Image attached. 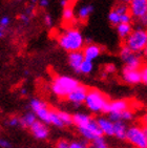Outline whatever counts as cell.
I'll return each instance as SVG.
<instances>
[{"label": "cell", "instance_id": "44", "mask_svg": "<svg viewBox=\"0 0 147 148\" xmlns=\"http://www.w3.org/2000/svg\"><path fill=\"white\" fill-rule=\"evenodd\" d=\"M20 94L22 95V96H25V95L27 94V90H26L25 88H21L20 89Z\"/></svg>", "mask_w": 147, "mask_h": 148}, {"label": "cell", "instance_id": "38", "mask_svg": "<svg viewBox=\"0 0 147 148\" xmlns=\"http://www.w3.org/2000/svg\"><path fill=\"white\" fill-rule=\"evenodd\" d=\"M116 71V66L113 64H107L105 66V73L106 74H111V73H115Z\"/></svg>", "mask_w": 147, "mask_h": 148}, {"label": "cell", "instance_id": "7", "mask_svg": "<svg viewBox=\"0 0 147 148\" xmlns=\"http://www.w3.org/2000/svg\"><path fill=\"white\" fill-rule=\"evenodd\" d=\"M78 130L86 141H91V142L103 137V132L100 129L97 119H93L87 126L82 127V128H78Z\"/></svg>", "mask_w": 147, "mask_h": 148}, {"label": "cell", "instance_id": "51", "mask_svg": "<svg viewBox=\"0 0 147 148\" xmlns=\"http://www.w3.org/2000/svg\"><path fill=\"white\" fill-rule=\"evenodd\" d=\"M16 1H21V0H16Z\"/></svg>", "mask_w": 147, "mask_h": 148}, {"label": "cell", "instance_id": "52", "mask_svg": "<svg viewBox=\"0 0 147 148\" xmlns=\"http://www.w3.org/2000/svg\"><path fill=\"white\" fill-rule=\"evenodd\" d=\"M89 148H91V147H89Z\"/></svg>", "mask_w": 147, "mask_h": 148}, {"label": "cell", "instance_id": "15", "mask_svg": "<svg viewBox=\"0 0 147 148\" xmlns=\"http://www.w3.org/2000/svg\"><path fill=\"white\" fill-rule=\"evenodd\" d=\"M129 107H130V104L126 100H115V101H110L107 108V114H111V112H122V111L129 109Z\"/></svg>", "mask_w": 147, "mask_h": 148}, {"label": "cell", "instance_id": "26", "mask_svg": "<svg viewBox=\"0 0 147 148\" xmlns=\"http://www.w3.org/2000/svg\"><path fill=\"white\" fill-rule=\"evenodd\" d=\"M74 18V10H73V6H69L68 5L67 8H65V9H63L62 11V19L64 20V21H71V20H73Z\"/></svg>", "mask_w": 147, "mask_h": 148}, {"label": "cell", "instance_id": "23", "mask_svg": "<svg viewBox=\"0 0 147 148\" xmlns=\"http://www.w3.org/2000/svg\"><path fill=\"white\" fill-rule=\"evenodd\" d=\"M108 20H109L110 24L118 26L121 24V15H119L115 10H111L108 14Z\"/></svg>", "mask_w": 147, "mask_h": 148}, {"label": "cell", "instance_id": "1", "mask_svg": "<svg viewBox=\"0 0 147 148\" xmlns=\"http://www.w3.org/2000/svg\"><path fill=\"white\" fill-rule=\"evenodd\" d=\"M85 39L83 38L81 32L75 29H69L60 35L58 38V44L62 49L73 53L81 51L84 45Z\"/></svg>", "mask_w": 147, "mask_h": 148}, {"label": "cell", "instance_id": "11", "mask_svg": "<svg viewBox=\"0 0 147 148\" xmlns=\"http://www.w3.org/2000/svg\"><path fill=\"white\" fill-rule=\"evenodd\" d=\"M130 14L137 19L147 14V0H133L129 5Z\"/></svg>", "mask_w": 147, "mask_h": 148}, {"label": "cell", "instance_id": "18", "mask_svg": "<svg viewBox=\"0 0 147 148\" xmlns=\"http://www.w3.org/2000/svg\"><path fill=\"white\" fill-rule=\"evenodd\" d=\"M37 121V116L35 112H26L23 117L20 118V126L23 128H31V126Z\"/></svg>", "mask_w": 147, "mask_h": 148}, {"label": "cell", "instance_id": "40", "mask_svg": "<svg viewBox=\"0 0 147 148\" xmlns=\"http://www.w3.org/2000/svg\"><path fill=\"white\" fill-rule=\"evenodd\" d=\"M0 146L2 148H10L11 147V143H10L9 141H6V140L1 139L0 140Z\"/></svg>", "mask_w": 147, "mask_h": 148}, {"label": "cell", "instance_id": "42", "mask_svg": "<svg viewBox=\"0 0 147 148\" xmlns=\"http://www.w3.org/2000/svg\"><path fill=\"white\" fill-rule=\"evenodd\" d=\"M60 5L62 6L63 9L67 8V6L69 5V0H61V1H60Z\"/></svg>", "mask_w": 147, "mask_h": 148}, {"label": "cell", "instance_id": "29", "mask_svg": "<svg viewBox=\"0 0 147 148\" xmlns=\"http://www.w3.org/2000/svg\"><path fill=\"white\" fill-rule=\"evenodd\" d=\"M121 118L122 121H131L133 118V112L130 109H127V110H124L121 112Z\"/></svg>", "mask_w": 147, "mask_h": 148}, {"label": "cell", "instance_id": "48", "mask_svg": "<svg viewBox=\"0 0 147 148\" xmlns=\"http://www.w3.org/2000/svg\"><path fill=\"white\" fill-rule=\"evenodd\" d=\"M143 128H144L145 134H146V138H147V125H143Z\"/></svg>", "mask_w": 147, "mask_h": 148}, {"label": "cell", "instance_id": "5", "mask_svg": "<svg viewBox=\"0 0 147 148\" xmlns=\"http://www.w3.org/2000/svg\"><path fill=\"white\" fill-rule=\"evenodd\" d=\"M126 141L136 148H147L146 134H145L144 128L141 126L133 125L128 127Z\"/></svg>", "mask_w": 147, "mask_h": 148}, {"label": "cell", "instance_id": "20", "mask_svg": "<svg viewBox=\"0 0 147 148\" xmlns=\"http://www.w3.org/2000/svg\"><path fill=\"white\" fill-rule=\"evenodd\" d=\"M116 29L120 38H127L133 32L131 24H124V23H121L118 26H116Z\"/></svg>", "mask_w": 147, "mask_h": 148}, {"label": "cell", "instance_id": "8", "mask_svg": "<svg viewBox=\"0 0 147 148\" xmlns=\"http://www.w3.org/2000/svg\"><path fill=\"white\" fill-rule=\"evenodd\" d=\"M31 108L33 112L36 114V116L39 118L40 121H42L45 124H51L49 122V112L51 109L48 108L47 104L39 99H33L31 101Z\"/></svg>", "mask_w": 147, "mask_h": 148}, {"label": "cell", "instance_id": "49", "mask_svg": "<svg viewBox=\"0 0 147 148\" xmlns=\"http://www.w3.org/2000/svg\"><path fill=\"white\" fill-rule=\"evenodd\" d=\"M30 74V71H24V75H28Z\"/></svg>", "mask_w": 147, "mask_h": 148}, {"label": "cell", "instance_id": "43", "mask_svg": "<svg viewBox=\"0 0 147 148\" xmlns=\"http://www.w3.org/2000/svg\"><path fill=\"white\" fill-rule=\"evenodd\" d=\"M93 39L91 37H86L85 38V43H86V45H89V44H93Z\"/></svg>", "mask_w": 147, "mask_h": 148}, {"label": "cell", "instance_id": "31", "mask_svg": "<svg viewBox=\"0 0 147 148\" xmlns=\"http://www.w3.org/2000/svg\"><path fill=\"white\" fill-rule=\"evenodd\" d=\"M56 148H71V143L66 140H59L56 144Z\"/></svg>", "mask_w": 147, "mask_h": 148}, {"label": "cell", "instance_id": "14", "mask_svg": "<svg viewBox=\"0 0 147 148\" xmlns=\"http://www.w3.org/2000/svg\"><path fill=\"white\" fill-rule=\"evenodd\" d=\"M97 122L99 124V127L103 132V134L108 136V137L115 136V123L111 122L108 118L100 117L97 119Z\"/></svg>", "mask_w": 147, "mask_h": 148}, {"label": "cell", "instance_id": "27", "mask_svg": "<svg viewBox=\"0 0 147 148\" xmlns=\"http://www.w3.org/2000/svg\"><path fill=\"white\" fill-rule=\"evenodd\" d=\"M91 147V148H109L107 145V143H106V141H105L104 137H101V138H99V139L93 141Z\"/></svg>", "mask_w": 147, "mask_h": 148}, {"label": "cell", "instance_id": "33", "mask_svg": "<svg viewBox=\"0 0 147 148\" xmlns=\"http://www.w3.org/2000/svg\"><path fill=\"white\" fill-rule=\"evenodd\" d=\"M71 148H89V147H87L86 142H71Z\"/></svg>", "mask_w": 147, "mask_h": 148}, {"label": "cell", "instance_id": "2", "mask_svg": "<svg viewBox=\"0 0 147 148\" xmlns=\"http://www.w3.org/2000/svg\"><path fill=\"white\" fill-rule=\"evenodd\" d=\"M109 100L103 92L96 88L88 89L86 100H85V105L87 108L93 112H103L107 114V108L109 105Z\"/></svg>", "mask_w": 147, "mask_h": 148}, {"label": "cell", "instance_id": "32", "mask_svg": "<svg viewBox=\"0 0 147 148\" xmlns=\"http://www.w3.org/2000/svg\"><path fill=\"white\" fill-rule=\"evenodd\" d=\"M131 20H133V16L131 14H125V15H122L121 16V23H124V24H130L131 22Z\"/></svg>", "mask_w": 147, "mask_h": 148}, {"label": "cell", "instance_id": "34", "mask_svg": "<svg viewBox=\"0 0 147 148\" xmlns=\"http://www.w3.org/2000/svg\"><path fill=\"white\" fill-rule=\"evenodd\" d=\"M43 20H44V24H45L47 27H52V26H53V18H52V16L49 14L44 15Z\"/></svg>", "mask_w": 147, "mask_h": 148}, {"label": "cell", "instance_id": "19", "mask_svg": "<svg viewBox=\"0 0 147 148\" xmlns=\"http://www.w3.org/2000/svg\"><path fill=\"white\" fill-rule=\"evenodd\" d=\"M127 127L123 121L115 123V137L119 140H126V134H127Z\"/></svg>", "mask_w": 147, "mask_h": 148}, {"label": "cell", "instance_id": "17", "mask_svg": "<svg viewBox=\"0 0 147 148\" xmlns=\"http://www.w3.org/2000/svg\"><path fill=\"white\" fill-rule=\"evenodd\" d=\"M73 119H74V125H76L77 128H82V127L87 126L93 118H91V116H88L86 114L77 112V114H73Z\"/></svg>", "mask_w": 147, "mask_h": 148}, {"label": "cell", "instance_id": "16", "mask_svg": "<svg viewBox=\"0 0 147 148\" xmlns=\"http://www.w3.org/2000/svg\"><path fill=\"white\" fill-rule=\"evenodd\" d=\"M83 55H84L85 60H88V61H91L93 62V60L97 59L99 57L102 53V49L99 45L97 44H89V45H86L83 49Z\"/></svg>", "mask_w": 147, "mask_h": 148}, {"label": "cell", "instance_id": "28", "mask_svg": "<svg viewBox=\"0 0 147 148\" xmlns=\"http://www.w3.org/2000/svg\"><path fill=\"white\" fill-rule=\"evenodd\" d=\"M115 11L118 13L119 15H125V14H128L130 12L129 10V6H127L126 4H124V3H122V4H119V5H117L116 8H115Z\"/></svg>", "mask_w": 147, "mask_h": 148}, {"label": "cell", "instance_id": "41", "mask_svg": "<svg viewBox=\"0 0 147 148\" xmlns=\"http://www.w3.org/2000/svg\"><path fill=\"white\" fill-rule=\"evenodd\" d=\"M38 5H39L40 8H47V6L49 5V0H39Z\"/></svg>", "mask_w": 147, "mask_h": 148}, {"label": "cell", "instance_id": "30", "mask_svg": "<svg viewBox=\"0 0 147 148\" xmlns=\"http://www.w3.org/2000/svg\"><path fill=\"white\" fill-rule=\"evenodd\" d=\"M10 22H11L10 17H8V16H2L1 19H0V29H6V27L9 26Z\"/></svg>", "mask_w": 147, "mask_h": 148}, {"label": "cell", "instance_id": "24", "mask_svg": "<svg viewBox=\"0 0 147 148\" xmlns=\"http://www.w3.org/2000/svg\"><path fill=\"white\" fill-rule=\"evenodd\" d=\"M59 114V117L61 119V121L63 122L64 125H71L74 124V119H73V114H68L66 111H58Z\"/></svg>", "mask_w": 147, "mask_h": 148}, {"label": "cell", "instance_id": "6", "mask_svg": "<svg viewBox=\"0 0 147 148\" xmlns=\"http://www.w3.org/2000/svg\"><path fill=\"white\" fill-rule=\"evenodd\" d=\"M120 57H121L122 61L125 63V66L133 69H141L142 61L140 56L136 53H133L125 44L122 46L121 51H120Z\"/></svg>", "mask_w": 147, "mask_h": 148}, {"label": "cell", "instance_id": "21", "mask_svg": "<svg viewBox=\"0 0 147 148\" xmlns=\"http://www.w3.org/2000/svg\"><path fill=\"white\" fill-rule=\"evenodd\" d=\"M93 10H95V8H93V4H85V5H82L79 9V11H78V17L81 20H86L89 17V15L93 13Z\"/></svg>", "mask_w": 147, "mask_h": 148}, {"label": "cell", "instance_id": "35", "mask_svg": "<svg viewBox=\"0 0 147 148\" xmlns=\"http://www.w3.org/2000/svg\"><path fill=\"white\" fill-rule=\"evenodd\" d=\"M9 125L10 126H12V127H15V126H18V125H20V119L19 118H17V117H12V118H10V120H9Z\"/></svg>", "mask_w": 147, "mask_h": 148}, {"label": "cell", "instance_id": "3", "mask_svg": "<svg viewBox=\"0 0 147 148\" xmlns=\"http://www.w3.org/2000/svg\"><path fill=\"white\" fill-rule=\"evenodd\" d=\"M80 85L78 80L69 76H56L52 82V90L60 98H67L71 91Z\"/></svg>", "mask_w": 147, "mask_h": 148}, {"label": "cell", "instance_id": "50", "mask_svg": "<svg viewBox=\"0 0 147 148\" xmlns=\"http://www.w3.org/2000/svg\"><path fill=\"white\" fill-rule=\"evenodd\" d=\"M144 54H145V55H146V56H147V47H146V49H145V51H144Z\"/></svg>", "mask_w": 147, "mask_h": 148}, {"label": "cell", "instance_id": "25", "mask_svg": "<svg viewBox=\"0 0 147 148\" xmlns=\"http://www.w3.org/2000/svg\"><path fill=\"white\" fill-rule=\"evenodd\" d=\"M93 69V62H91V61H88V60H84L83 63H82V65H81L80 71H81V74L88 75V74H91V73Z\"/></svg>", "mask_w": 147, "mask_h": 148}, {"label": "cell", "instance_id": "12", "mask_svg": "<svg viewBox=\"0 0 147 148\" xmlns=\"http://www.w3.org/2000/svg\"><path fill=\"white\" fill-rule=\"evenodd\" d=\"M84 60L85 58L82 51H73V53L68 54V64H69V66L77 74H81L80 69H81V65H82Z\"/></svg>", "mask_w": 147, "mask_h": 148}, {"label": "cell", "instance_id": "22", "mask_svg": "<svg viewBox=\"0 0 147 148\" xmlns=\"http://www.w3.org/2000/svg\"><path fill=\"white\" fill-rule=\"evenodd\" d=\"M49 122L51 124H53L56 127H63L64 124L61 121L59 117V114H58V110H55V109H51V112H49Z\"/></svg>", "mask_w": 147, "mask_h": 148}, {"label": "cell", "instance_id": "47", "mask_svg": "<svg viewBox=\"0 0 147 148\" xmlns=\"http://www.w3.org/2000/svg\"><path fill=\"white\" fill-rule=\"evenodd\" d=\"M143 123H144V125H147V114L143 117Z\"/></svg>", "mask_w": 147, "mask_h": 148}, {"label": "cell", "instance_id": "37", "mask_svg": "<svg viewBox=\"0 0 147 148\" xmlns=\"http://www.w3.org/2000/svg\"><path fill=\"white\" fill-rule=\"evenodd\" d=\"M18 18H19V19L21 20V21H22L24 24H28V23H30V21H31V17H30L28 15H26L25 13H23V14H20Z\"/></svg>", "mask_w": 147, "mask_h": 148}, {"label": "cell", "instance_id": "46", "mask_svg": "<svg viewBox=\"0 0 147 148\" xmlns=\"http://www.w3.org/2000/svg\"><path fill=\"white\" fill-rule=\"evenodd\" d=\"M122 3H124V4H127V3H130L133 0H120Z\"/></svg>", "mask_w": 147, "mask_h": 148}, {"label": "cell", "instance_id": "13", "mask_svg": "<svg viewBox=\"0 0 147 148\" xmlns=\"http://www.w3.org/2000/svg\"><path fill=\"white\" fill-rule=\"evenodd\" d=\"M30 130H31L32 134L38 140H45L49 134V130L46 127V124L43 123L42 121H36L31 126Z\"/></svg>", "mask_w": 147, "mask_h": 148}, {"label": "cell", "instance_id": "45", "mask_svg": "<svg viewBox=\"0 0 147 148\" xmlns=\"http://www.w3.org/2000/svg\"><path fill=\"white\" fill-rule=\"evenodd\" d=\"M39 2V0H31V3L30 4H32V5H37V3Z\"/></svg>", "mask_w": 147, "mask_h": 148}, {"label": "cell", "instance_id": "4", "mask_svg": "<svg viewBox=\"0 0 147 148\" xmlns=\"http://www.w3.org/2000/svg\"><path fill=\"white\" fill-rule=\"evenodd\" d=\"M125 45L128 46L136 54L145 51L147 47V31L138 27L126 38Z\"/></svg>", "mask_w": 147, "mask_h": 148}, {"label": "cell", "instance_id": "10", "mask_svg": "<svg viewBox=\"0 0 147 148\" xmlns=\"http://www.w3.org/2000/svg\"><path fill=\"white\" fill-rule=\"evenodd\" d=\"M122 78L128 84H138L142 82L141 69H133L127 66H124L122 71Z\"/></svg>", "mask_w": 147, "mask_h": 148}, {"label": "cell", "instance_id": "36", "mask_svg": "<svg viewBox=\"0 0 147 148\" xmlns=\"http://www.w3.org/2000/svg\"><path fill=\"white\" fill-rule=\"evenodd\" d=\"M141 73H142V82L147 85V65L142 67Z\"/></svg>", "mask_w": 147, "mask_h": 148}, {"label": "cell", "instance_id": "9", "mask_svg": "<svg viewBox=\"0 0 147 148\" xmlns=\"http://www.w3.org/2000/svg\"><path fill=\"white\" fill-rule=\"evenodd\" d=\"M88 89L89 88H87L86 86L80 84L75 90L71 91V94L68 95V97L66 98V100H67L68 102L73 103L74 105H76V106L81 105L82 103H85Z\"/></svg>", "mask_w": 147, "mask_h": 148}, {"label": "cell", "instance_id": "39", "mask_svg": "<svg viewBox=\"0 0 147 148\" xmlns=\"http://www.w3.org/2000/svg\"><path fill=\"white\" fill-rule=\"evenodd\" d=\"M138 21L142 26H147V14H145L144 16H142L141 18H139Z\"/></svg>", "mask_w": 147, "mask_h": 148}]
</instances>
